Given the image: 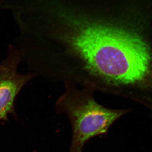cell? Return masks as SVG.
<instances>
[{"instance_id": "4", "label": "cell", "mask_w": 152, "mask_h": 152, "mask_svg": "<svg viewBox=\"0 0 152 152\" xmlns=\"http://www.w3.org/2000/svg\"><path fill=\"white\" fill-rule=\"evenodd\" d=\"M1 68V63H0V69Z\"/></svg>"}, {"instance_id": "1", "label": "cell", "mask_w": 152, "mask_h": 152, "mask_svg": "<svg viewBox=\"0 0 152 152\" xmlns=\"http://www.w3.org/2000/svg\"><path fill=\"white\" fill-rule=\"evenodd\" d=\"M60 20L75 34L56 26L48 35L47 45L59 59L69 50H75L90 69L125 84L141 81L148 74V47L136 33L103 22L75 19L68 9Z\"/></svg>"}, {"instance_id": "2", "label": "cell", "mask_w": 152, "mask_h": 152, "mask_svg": "<svg viewBox=\"0 0 152 152\" xmlns=\"http://www.w3.org/2000/svg\"><path fill=\"white\" fill-rule=\"evenodd\" d=\"M57 114L64 113L72 126V137L69 152H83L87 142L104 135L117 120L131 110L104 107L88 95L67 92L56 104Z\"/></svg>"}, {"instance_id": "3", "label": "cell", "mask_w": 152, "mask_h": 152, "mask_svg": "<svg viewBox=\"0 0 152 152\" xmlns=\"http://www.w3.org/2000/svg\"><path fill=\"white\" fill-rule=\"evenodd\" d=\"M21 50L10 44L7 56L1 62L0 69V121H6L10 114L15 115V100L22 89L37 77L31 72L21 73L18 71L23 61Z\"/></svg>"}]
</instances>
